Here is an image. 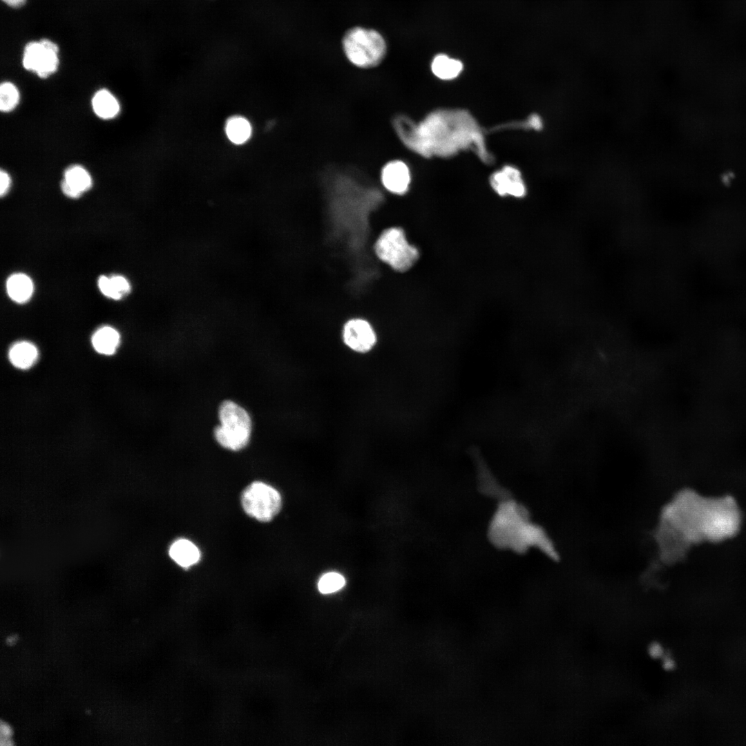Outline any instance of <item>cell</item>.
<instances>
[{
    "mask_svg": "<svg viewBox=\"0 0 746 746\" xmlns=\"http://www.w3.org/2000/svg\"><path fill=\"white\" fill-rule=\"evenodd\" d=\"M169 555L173 562L184 568L196 564L201 557L198 547L185 538L174 541L169 547Z\"/></svg>",
    "mask_w": 746,
    "mask_h": 746,
    "instance_id": "obj_13",
    "label": "cell"
},
{
    "mask_svg": "<svg viewBox=\"0 0 746 746\" xmlns=\"http://www.w3.org/2000/svg\"><path fill=\"white\" fill-rule=\"evenodd\" d=\"M94 349L99 354L111 355L116 351L119 343V334L113 327L104 326L99 328L91 339Z\"/></svg>",
    "mask_w": 746,
    "mask_h": 746,
    "instance_id": "obj_17",
    "label": "cell"
},
{
    "mask_svg": "<svg viewBox=\"0 0 746 746\" xmlns=\"http://www.w3.org/2000/svg\"><path fill=\"white\" fill-rule=\"evenodd\" d=\"M662 653V647L657 642L652 643L649 647V653L653 658L661 657Z\"/></svg>",
    "mask_w": 746,
    "mask_h": 746,
    "instance_id": "obj_26",
    "label": "cell"
},
{
    "mask_svg": "<svg viewBox=\"0 0 746 746\" xmlns=\"http://www.w3.org/2000/svg\"><path fill=\"white\" fill-rule=\"evenodd\" d=\"M673 666V662L670 658H666L663 662V667L667 670L671 669Z\"/></svg>",
    "mask_w": 746,
    "mask_h": 746,
    "instance_id": "obj_28",
    "label": "cell"
},
{
    "mask_svg": "<svg viewBox=\"0 0 746 746\" xmlns=\"http://www.w3.org/2000/svg\"><path fill=\"white\" fill-rule=\"evenodd\" d=\"M241 504L247 515L259 522H268L280 510L282 498L276 488L258 481L244 490Z\"/></svg>",
    "mask_w": 746,
    "mask_h": 746,
    "instance_id": "obj_7",
    "label": "cell"
},
{
    "mask_svg": "<svg viewBox=\"0 0 746 746\" xmlns=\"http://www.w3.org/2000/svg\"><path fill=\"white\" fill-rule=\"evenodd\" d=\"M98 286L102 293L106 296L117 300L109 277L102 276L98 280Z\"/></svg>",
    "mask_w": 746,
    "mask_h": 746,
    "instance_id": "obj_24",
    "label": "cell"
},
{
    "mask_svg": "<svg viewBox=\"0 0 746 746\" xmlns=\"http://www.w3.org/2000/svg\"><path fill=\"white\" fill-rule=\"evenodd\" d=\"M225 133L229 140L236 144L245 143L251 134V126L249 121L241 116L229 118L225 125Z\"/></svg>",
    "mask_w": 746,
    "mask_h": 746,
    "instance_id": "obj_19",
    "label": "cell"
},
{
    "mask_svg": "<svg viewBox=\"0 0 746 746\" xmlns=\"http://www.w3.org/2000/svg\"><path fill=\"white\" fill-rule=\"evenodd\" d=\"M488 537L499 549L521 554L536 548L551 557L556 555L546 532L532 521L524 505L511 499H504L498 504L488 528Z\"/></svg>",
    "mask_w": 746,
    "mask_h": 746,
    "instance_id": "obj_3",
    "label": "cell"
},
{
    "mask_svg": "<svg viewBox=\"0 0 746 746\" xmlns=\"http://www.w3.org/2000/svg\"><path fill=\"white\" fill-rule=\"evenodd\" d=\"M345 584L344 577L336 572L324 574L318 582L319 591L323 594L334 593L341 589Z\"/></svg>",
    "mask_w": 746,
    "mask_h": 746,
    "instance_id": "obj_21",
    "label": "cell"
},
{
    "mask_svg": "<svg viewBox=\"0 0 746 746\" xmlns=\"http://www.w3.org/2000/svg\"><path fill=\"white\" fill-rule=\"evenodd\" d=\"M430 68L434 75L442 80L457 77L463 69L461 60L446 53H438L432 58Z\"/></svg>",
    "mask_w": 746,
    "mask_h": 746,
    "instance_id": "obj_14",
    "label": "cell"
},
{
    "mask_svg": "<svg viewBox=\"0 0 746 746\" xmlns=\"http://www.w3.org/2000/svg\"><path fill=\"white\" fill-rule=\"evenodd\" d=\"M343 337L345 343L358 352L369 351L376 343V335L372 326L361 318L351 319L345 324Z\"/></svg>",
    "mask_w": 746,
    "mask_h": 746,
    "instance_id": "obj_9",
    "label": "cell"
},
{
    "mask_svg": "<svg viewBox=\"0 0 746 746\" xmlns=\"http://www.w3.org/2000/svg\"><path fill=\"white\" fill-rule=\"evenodd\" d=\"M8 357L12 364L16 367L28 369L37 360L38 350L32 343L21 341L16 343L10 347Z\"/></svg>",
    "mask_w": 746,
    "mask_h": 746,
    "instance_id": "obj_15",
    "label": "cell"
},
{
    "mask_svg": "<svg viewBox=\"0 0 746 746\" xmlns=\"http://www.w3.org/2000/svg\"><path fill=\"white\" fill-rule=\"evenodd\" d=\"M392 124L402 143L425 157H447L459 151L471 149L486 164L494 161L481 127L467 111L437 110L418 124L408 116L399 115L393 119Z\"/></svg>",
    "mask_w": 746,
    "mask_h": 746,
    "instance_id": "obj_2",
    "label": "cell"
},
{
    "mask_svg": "<svg viewBox=\"0 0 746 746\" xmlns=\"http://www.w3.org/2000/svg\"><path fill=\"white\" fill-rule=\"evenodd\" d=\"M58 52L57 45L49 39L30 41L24 48L23 66L39 77L46 78L58 68Z\"/></svg>",
    "mask_w": 746,
    "mask_h": 746,
    "instance_id": "obj_8",
    "label": "cell"
},
{
    "mask_svg": "<svg viewBox=\"0 0 746 746\" xmlns=\"http://www.w3.org/2000/svg\"><path fill=\"white\" fill-rule=\"evenodd\" d=\"M492 188L501 196L522 198L526 194V186L518 169L506 166L494 173L490 180Z\"/></svg>",
    "mask_w": 746,
    "mask_h": 746,
    "instance_id": "obj_10",
    "label": "cell"
},
{
    "mask_svg": "<svg viewBox=\"0 0 746 746\" xmlns=\"http://www.w3.org/2000/svg\"><path fill=\"white\" fill-rule=\"evenodd\" d=\"M543 126L544 124L542 117L537 114H533L530 115L525 122H520L519 123L515 122V124L513 123H511L510 124H506L505 125L501 126L499 128H501L503 127H524L532 128L535 131H541L543 128Z\"/></svg>",
    "mask_w": 746,
    "mask_h": 746,
    "instance_id": "obj_22",
    "label": "cell"
},
{
    "mask_svg": "<svg viewBox=\"0 0 746 746\" xmlns=\"http://www.w3.org/2000/svg\"><path fill=\"white\" fill-rule=\"evenodd\" d=\"M19 93L10 82H3L0 86V109L2 112L12 111L18 104Z\"/></svg>",
    "mask_w": 746,
    "mask_h": 746,
    "instance_id": "obj_20",
    "label": "cell"
},
{
    "mask_svg": "<svg viewBox=\"0 0 746 746\" xmlns=\"http://www.w3.org/2000/svg\"><path fill=\"white\" fill-rule=\"evenodd\" d=\"M6 289L12 300L23 303L30 299L34 288L31 279L26 274L19 273L9 277L6 283Z\"/></svg>",
    "mask_w": 746,
    "mask_h": 746,
    "instance_id": "obj_16",
    "label": "cell"
},
{
    "mask_svg": "<svg viewBox=\"0 0 746 746\" xmlns=\"http://www.w3.org/2000/svg\"><path fill=\"white\" fill-rule=\"evenodd\" d=\"M743 516L736 500L729 495L707 496L685 488L663 506L653 533L664 551L685 555L702 543H720L740 530Z\"/></svg>",
    "mask_w": 746,
    "mask_h": 746,
    "instance_id": "obj_1",
    "label": "cell"
},
{
    "mask_svg": "<svg viewBox=\"0 0 746 746\" xmlns=\"http://www.w3.org/2000/svg\"><path fill=\"white\" fill-rule=\"evenodd\" d=\"M381 180L382 184L389 192L403 195L409 189L411 181L410 171L404 162L392 160L382 168Z\"/></svg>",
    "mask_w": 746,
    "mask_h": 746,
    "instance_id": "obj_11",
    "label": "cell"
},
{
    "mask_svg": "<svg viewBox=\"0 0 746 746\" xmlns=\"http://www.w3.org/2000/svg\"><path fill=\"white\" fill-rule=\"evenodd\" d=\"M91 185L92 179L88 172L80 166L73 165L68 167L64 173L61 189L66 195L77 198L88 191Z\"/></svg>",
    "mask_w": 746,
    "mask_h": 746,
    "instance_id": "obj_12",
    "label": "cell"
},
{
    "mask_svg": "<svg viewBox=\"0 0 746 746\" xmlns=\"http://www.w3.org/2000/svg\"><path fill=\"white\" fill-rule=\"evenodd\" d=\"M343 47L348 60L363 68L378 66L386 53V44L379 32L361 27L352 28L345 33Z\"/></svg>",
    "mask_w": 746,
    "mask_h": 746,
    "instance_id": "obj_5",
    "label": "cell"
},
{
    "mask_svg": "<svg viewBox=\"0 0 746 746\" xmlns=\"http://www.w3.org/2000/svg\"><path fill=\"white\" fill-rule=\"evenodd\" d=\"M110 280L117 300L122 298L124 295L129 292L131 288L130 285L124 277L121 276H113L110 277Z\"/></svg>",
    "mask_w": 746,
    "mask_h": 746,
    "instance_id": "obj_23",
    "label": "cell"
},
{
    "mask_svg": "<svg viewBox=\"0 0 746 746\" xmlns=\"http://www.w3.org/2000/svg\"><path fill=\"white\" fill-rule=\"evenodd\" d=\"M6 5L13 8H19L24 6L26 0H2Z\"/></svg>",
    "mask_w": 746,
    "mask_h": 746,
    "instance_id": "obj_27",
    "label": "cell"
},
{
    "mask_svg": "<svg viewBox=\"0 0 746 746\" xmlns=\"http://www.w3.org/2000/svg\"><path fill=\"white\" fill-rule=\"evenodd\" d=\"M92 106L95 114L104 119L115 117L119 111L117 100L105 89H102L95 94L92 99Z\"/></svg>",
    "mask_w": 746,
    "mask_h": 746,
    "instance_id": "obj_18",
    "label": "cell"
},
{
    "mask_svg": "<svg viewBox=\"0 0 746 746\" xmlns=\"http://www.w3.org/2000/svg\"><path fill=\"white\" fill-rule=\"evenodd\" d=\"M220 424L214 430L217 442L223 448L238 451L249 443L251 419L247 410L232 401L222 402L218 410Z\"/></svg>",
    "mask_w": 746,
    "mask_h": 746,
    "instance_id": "obj_4",
    "label": "cell"
},
{
    "mask_svg": "<svg viewBox=\"0 0 746 746\" xmlns=\"http://www.w3.org/2000/svg\"><path fill=\"white\" fill-rule=\"evenodd\" d=\"M0 195L3 196L8 192L10 186V178L9 175L4 171H0Z\"/></svg>",
    "mask_w": 746,
    "mask_h": 746,
    "instance_id": "obj_25",
    "label": "cell"
},
{
    "mask_svg": "<svg viewBox=\"0 0 746 746\" xmlns=\"http://www.w3.org/2000/svg\"><path fill=\"white\" fill-rule=\"evenodd\" d=\"M374 249L380 260L400 272L410 269L419 258L417 248L408 242L403 230L399 227L384 230Z\"/></svg>",
    "mask_w": 746,
    "mask_h": 746,
    "instance_id": "obj_6",
    "label": "cell"
}]
</instances>
